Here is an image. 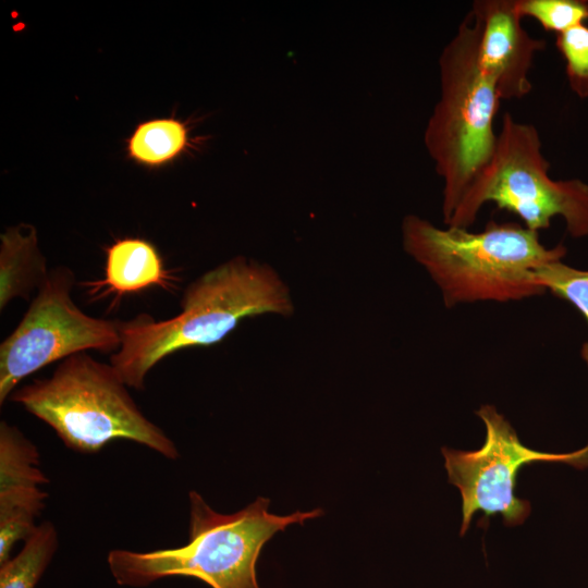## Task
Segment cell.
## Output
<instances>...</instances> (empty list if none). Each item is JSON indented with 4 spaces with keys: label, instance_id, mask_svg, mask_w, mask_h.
Returning a JSON list of instances; mask_svg holds the SVG:
<instances>
[{
    "label": "cell",
    "instance_id": "6da1fadb",
    "mask_svg": "<svg viewBox=\"0 0 588 588\" xmlns=\"http://www.w3.org/2000/svg\"><path fill=\"white\" fill-rule=\"evenodd\" d=\"M180 306V314L166 320L139 314L121 321V347L110 356V364L128 388L144 390L147 373L164 357L183 348L213 345L246 317L294 311L278 273L243 256L193 281Z\"/></svg>",
    "mask_w": 588,
    "mask_h": 588
},
{
    "label": "cell",
    "instance_id": "7a4b0ae2",
    "mask_svg": "<svg viewBox=\"0 0 588 588\" xmlns=\"http://www.w3.org/2000/svg\"><path fill=\"white\" fill-rule=\"evenodd\" d=\"M403 245L440 287L448 307L478 301H517L544 293L536 270L561 260L566 248H547L524 225L489 221L480 232L441 229L415 215L402 223Z\"/></svg>",
    "mask_w": 588,
    "mask_h": 588
},
{
    "label": "cell",
    "instance_id": "3957f363",
    "mask_svg": "<svg viewBox=\"0 0 588 588\" xmlns=\"http://www.w3.org/2000/svg\"><path fill=\"white\" fill-rule=\"evenodd\" d=\"M188 542L182 547L137 552L111 550L107 561L121 586L145 587L173 576L195 577L211 588H260L256 565L264 546L279 531L323 514L321 509L289 515L269 512L258 497L243 510L222 514L191 491Z\"/></svg>",
    "mask_w": 588,
    "mask_h": 588
},
{
    "label": "cell",
    "instance_id": "277c9868",
    "mask_svg": "<svg viewBox=\"0 0 588 588\" xmlns=\"http://www.w3.org/2000/svg\"><path fill=\"white\" fill-rule=\"evenodd\" d=\"M127 388L110 363L79 352L62 359L49 378L16 388L9 399L75 452L94 454L122 439L176 460L174 442L142 413Z\"/></svg>",
    "mask_w": 588,
    "mask_h": 588
},
{
    "label": "cell",
    "instance_id": "5b68a950",
    "mask_svg": "<svg viewBox=\"0 0 588 588\" xmlns=\"http://www.w3.org/2000/svg\"><path fill=\"white\" fill-rule=\"evenodd\" d=\"M440 96L424 133V144L443 181L446 224L468 187L489 162L502 100L478 59L477 30L467 13L439 57Z\"/></svg>",
    "mask_w": 588,
    "mask_h": 588
},
{
    "label": "cell",
    "instance_id": "8992f818",
    "mask_svg": "<svg viewBox=\"0 0 588 588\" xmlns=\"http://www.w3.org/2000/svg\"><path fill=\"white\" fill-rule=\"evenodd\" d=\"M549 171L536 126L505 113L489 162L445 225L468 229L491 201L538 233L560 216L572 236L588 235V185L579 179L553 180Z\"/></svg>",
    "mask_w": 588,
    "mask_h": 588
},
{
    "label": "cell",
    "instance_id": "52a82bcc",
    "mask_svg": "<svg viewBox=\"0 0 588 588\" xmlns=\"http://www.w3.org/2000/svg\"><path fill=\"white\" fill-rule=\"evenodd\" d=\"M74 272L50 269L20 323L0 344V405L27 376L89 350L114 354L121 347V320L96 318L71 297Z\"/></svg>",
    "mask_w": 588,
    "mask_h": 588
},
{
    "label": "cell",
    "instance_id": "ba28073f",
    "mask_svg": "<svg viewBox=\"0 0 588 588\" xmlns=\"http://www.w3.org/2000/svg\"><path fill=\"white\" fill-rule=\"evenodd\" d=\"M486 427V439L476 451L442 448L449 482L462 498L461 536L473 516L485 518L500 514L506 526H517L529 516L531 506L515 494L518 470L531 463H562L576 468L588 467V444L575 452L546 453L525 446L503 415L491 405L477 411Z\"/></svg>",
    "mask_w": 588,
    "mask_h": 588
},
{
    "label": "cell",
    "instance_id": "9c48e42d",
    "mask_svg": "<svg viewBox=\"0 0 588 588\" xmlns=\"http://www.w3.org/2000/svg\"><path fill=\"white\" fill-rule=\"evenodd\" d=\"M477 30L478 59L501 99H520L531 91L529 73L546 41L523 27L515 0H476L468 12Z\"/></svg>",
    "mask_w": 588,
    "mask_h": 588
},
{
    "label": "cell",
    "instance_id": "30bf717a",
    "mask_svg": "<svg viewBox=\"0 0 588 588\" xmlns=\"http://www.w3.org/2000/svg\"><path fill=\"white\" fill-rule=\"evenodd\" d=\"M177 278L166 269L157 248L137 237L117 240L106 248L105 277L88 282L89 294L99 292L117 295L136 293L159 286L168 291L175 287Z\"/></svg>",
    "mask_w": 588,
    "mask_h": 588
},
{
    "label": "cell",
    "instance_id": "8fae6325",
    "mask_svg": "<svg viewBox=\"0 0 588 588\" xmlns=\"http://www.w3.org/2000/svg\"><path fill=\"white\" fill-rule=\"evenodd\" d=\"M0 310L14 298L28 301L46 281L49 269L36 229L21 223L1 234Z\"/></svg>",
    "mask_w": 588,
    "mask_h": 588
},
{
    "label": "cell",
    "instance_id": "7c38bea8",
    "mask_svg": "<svg viewBox=\"0 0 588 588\" xmlns=\"http://www.w3.org/2000/svg\"><path fill=\"white\" fill-rule=\"evenodd\" d=\"M189 145L186 123L171 117L137 124L127 138L126 149L128 157L137 163L160 167L179 158Z\"/></svg>",
    "mask_w": 588,
    "mask_h": 588
},
{
    "label": "cell",
    "instance_id": "4fadbf2b",
    "mask_svg": "<svg viewBox=\"0 0 588 588\" xmlns=\"http://www.w3.org/2000/svg\"><path fill=\"white\" fill-rule=\"evenodd\" d=\"M58 544V531L51 522L37 525L22 550L0 564V588H35Z\"/></svg>",
    "mask_w": 588,
    "mask_h": 588
},
{
    "label": "cell",
    "instance_id": "5bb4252c",
    "mask_svg": "<svg viewBox=\"0 0 588 588\" xmlns=\"http://www.w3.org/2000/svg\"><path fill=\"white\" fill-rule=\"evenodd\" d=\"M47 497L40 487L0 490V564L10 558L17 541H25L35 530Z\"/></svg>",
    "mask_w": 588,
    "mask_h": 588
},
{
    "label": "cell",
    "instance_id": "9a60e30c",
    "mask_svg": "<svg viewBox=\"0 0 588 588\" xmlns=\"http://www.w3.org/2000/svg\"><path fill=\"white\" fill-rule=\"evenodd\" d=\"M48 482L39 466V452L15 426L0 424V490L41 487Z\"/></svg>",
    "mask_w": 588,
    "mask_h": 588
},
{
    "label": "cell",
    "instance_id": "2e32d148",
    "mask_svg": "<svg viewBox=\"0 0 588 588\" xmlns=\"http://www.w3.org/2000/svg\"><path fill=\"white\" fill-rule=\"evenodd\" d=\"M536 278L544 290L572 303L588 321V271L571 268L558 260L540 266ZM581 355L588 364V342L584 344Z\"/></svg>",
    "mask_w": 588,
    "mask_h": 588
},
{
    "label": "cell",
    "instance_id": "e0dca14e",
    "mask_svg": "<svg viewBox=\"0 0 588 588\" xmlns=\"http://www.w3.org/2000/svg\"><path fill=\"white\" fill-rule=\"evenodd\" d=\"M515 7L522 19L531 17L556 35L588 21L586 0H515Z\"/></svg>",
    "mask_w": 588,
    "mask_h": 588
},
{
    "label": "cell",
    "instance_id": "ac0fdd59",
    "mask_svg": "<svg viewBox=\"0 0 588 588\" xmlns=\"http://www.w3.org/2000/svg\"><path fill=\"white\" fill-rule=\"evenodd\" d=\"M555 46L565 62L568 85L580 98H588V24L556 35Z\"/></svg>",
    "mask_w": 588,
    "mask_h": 588
}]
</instances>
